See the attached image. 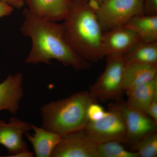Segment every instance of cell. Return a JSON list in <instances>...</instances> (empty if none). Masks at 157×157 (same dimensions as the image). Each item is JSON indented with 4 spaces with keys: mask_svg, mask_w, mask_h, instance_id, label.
<instances>
[{
    "mask_svg": "<svg viewBox=\"0 0 157 157\" xmlns=\"http://www.w3.org/2000/svg\"><path fill=\"white\" fill-rule=\"evenodd\" d=\"M20 30L32 41V48L25 62L28 64L45 63L56 60L75 70H86L91 63L75 52L64 33L61 24L38 17L26 9Z\"/></svg>",
    "mask_w": 157,
    "mask_h": 157,
    "instance_id": "1",
    "label": "cell"
},
{
    "mask_svg": "<svg viewBox=\"0 0 157 157\" xmlns=\"http://www.w3.org/2000/svg\"><path fill=\"white\" fill-rule=\"evenodd\" d=\"M96 8L88 0H72L62 24L70 46L79 56L90 62L104 57V32L98 21Z\"/></svg>",
    "mask_w": 157,
    "mask_h": 157,
    "instance_id": "2",
    "label": "cell"
},
{
    "mask_svg": "<svg viewBox=\"0 0 157 157\" xmlns=\"http://www.w3.org/2000/svg\"><path fill=\"white\" fill-rule=\"evenodd\" d=\"M94 101L90 92L82 91L44 104L40 109L42 127L61 136L84 130L88 107Z\"/></svg>",
    "mask_w": 157,
    "mask_h": 157,
    "instance_id": "3",
    "label": "cell"
},
{
    "mask_svg": "<svg viewBox=\"0 0 157 157\" xmlns=\"http://www.w3.org/2000/svg\"><path fill=\"white\" fill-rule=\"evenodd\" d=\"M104 72L92 86L90 94L94 100L106 101L116 99L124 91L126 61L124 54L108 56Z\"/></svg>",
    "mask_w": 157,
    "mask_h": 157,
    "instance_id": "4",
    "label": "cell"
},
{
    "mask_svg": "<svg viewBox=\"0 0 157 157\" xmlns=\"http://www.w3.org/2000/svg\"><path fill=\"white\" fill-rule=\"evenodd\" d=\"M88 136L98 144L110 141L127 142V131L122 113L114 104L100 120L88 121L84 129Z\"/></svg>",
    "mask_w": 157,
    "mask_h": 157,
    "instance_id": "5",
    "label": "cell"
},
{
    "mask_svg": "<svg viewBox=\"0 0 157 157\" xmlns=\"http://www.w3.org/2000/svg\"><path fill=\"white\" fill-rule=\"evenodd\" d=\"M143 0H107L96 8L104 32L124 25L132 17L143 14Z\"/></svg>",
    "mask_w": 157,
    "mask_h": 157,
    "instance_id": "6",
    "label": "cell"
},
{
    "mask_svg": "<svg viewBox=\"0 0 157 157\" xmlns=\"http://www.w3.org/2000/svg\"><path fill=\"white\" fill-rule=\"evenodd\" d=\"M122 113L126 125L127 142L133 146L144 137L157 132V123L144 111L130 106L127 102L114 104Z\"/></svg>",
    "mask_w": 157,
    "mask_h": 157,
    "instance_id": "7",
    "label": "cell"
},
{
    "mask_svg": "<svg viewBox=\"0 0 157 157\" xmlns=\"http://www.w3.org/2000/svg\"><path fill=\"white\" fill-rule=\"evenodd\" d=\"M98 144L84 130L62 135L51 157H98Z\"/></svg>",
    "mask_w": 157,
    "mask_h": 157,
    "instance_id": "8",
    "label": "cell"
},
{
    "mask_svg": "<svg viewBox=\"0 0 157 157\" xmlns=\"http://www.w3.org/2000/svg\"><path fill=\"white\" fill-rule=\"evenodd\" d=\"M32 130L31 124L15 117H11L9 123L0 120V145L6 147L10 156L14 155L28 150L23 136Z\"/></svg>",
    "mask_w": 157,
    "mask_h": 157,
    "instance_id": "9",
    "label": "cell"
},
{
    "mask_svg": "<svg viewBox=\"0 0 157 157\" xmlns=\"http://www.w3.org/2000/svg\"><path fill=\"white\" fill-rule=\"evenodd\" d=\"M139 40L135 32L124 25L104 32L102 41L104 56L124 54Z\"/></svg>",
    "mask_w": 157,
    "mask_h": 157,
    "instance_id": "10",
    "label": "cell"
},
{
    "mask_svg": "<svg viewBox=\"0 0 157 157\" xmlns=\"http://www.w3.org/2000/svg\"><path fill=\"white\" fill-rule=\"evenodd\" d=\"M23 76L20 73L9 75L0 83V111L6 110L15 114L23 96Z\"/></svg>",
    "mask_w": 157,
    "mask_h": 157,
    "instance_id": "11",
    "label": "cell"
},
{
    "mask_svg": "<svg viewBox=\"0 0 157 157\" xmlns=\"http://www.w3.org/2000/svg\"><path fill=\"white\" fill-rule=\"evenodd\" d=\"M69 0H26L29 11L38 17L56 21L63 20L70 7Z\"/></svg>",
    "mask_w": 157,
    "mask_h": 157,
    "instance_id": "12",
    "label": "cell"
},
{
    "mask_svg": "<svg viewBox=\"0 0 157 157\" xmlns=\"http://www.w3.org/2000/svg\"><path fill=\"white\" fill-rule=\"evenodd\" d=\"M34 134L26 133L27 139L32 144L37 157H51L54 149L59 142L61 135L51 132L43 127L31 124Z\"/></svg>",
    "mask_w": 157,
    "mask_h": 157,
    "instance_id": "13",
    "label": "cell"
},
{
    "mask_svg": "<svg viewBox=\"0 0 157 157\" xmlns=\"http://www.w3.org/2000/svg\"><path fill=\"white\" fill-rule=\"evenodd\" d=\"M157 76V65L126 63L124 80V91L152 80Z\"/></svg>",
    "mask_w": 157,
    "mask_h": 157,
    "instance_id": "14",
    "label": "cell"
},
{
    "mask_svg": "<svg viewBox=\"0 0 157 157\" xmlns=\"http://www.w3.org/2000/svg\"><path fill=\"white\" fill-rule=\"evenodd\" d=\"M145 42H157V15L140 14L132 17L125 25Z\"/></svg>",
    "mask_w": 157,
    "mask_h": 157,
    "instance_id": "15",
    "label": "cell"
},
{
    "mask_svg": "<svg viewBox=\"0 0 157 157\" xmlns=\"http://www.w3.org/2000/svg\"><path fill=\"white\" fill-rule=\"evenodd\" d=\"M127 103L136 109L145 112L147 106L157 95V76L126 92Z\"/></svg>",
    "mask_w": 157,
    "mask_h": 157,
    "instance_id": "16",
    "label": "cell"
},
{
    "mask_svg": "<svg viewBox=\"0 0 157 157\" xmlns=\"http://www.w3.org/2000/svg\"><path fill=\"white\" fill-rule=\"evenodd\" d=\"M124 55L126 63L157 65V42L139 40Z\"/></svg>",
    "mask_w": 157,
    "mask_h": 157,
    "instance_id": "17",
    "label": "cell"
},
{
    "mask_svg": "<svg viewBox=\"0 0 157 157\" xmlns=\"http://www.w3.org/2000/svg\"><path fill=\"white\" fill-rule=\"evenodd\" d=\"M117 141L98 144V157H138L136 151L127 150Z\"/></svg>",
    "mask_w": 157,
    "mask_h": 157,
    "instance_id": "18",
    "label": "cell"
},
{
    "mask_svg": "<svg viewBox=\"0 0 157 157\" xmlns=\"http://www.w3.org/2000/svg\"><path fill=\"white\" fill-rule=\"evenodd\" d=\"M138 157L157 156V132L147 135L134 146Z\"/></svg>",
    "mask_w": 157,
    "mask_h": 157,
    "instance_id": "19",
    "label": "cell"
},
{
    "mask_svg": "<svg viewBox=\"0 0 157 157\" xmlns=\"http://www.w3.org/2000/svg\"><path fill=\"white\" fill-rule=\"evenodd\" d=\"M106 112L100 104L93 102L88 107L87 115L88 121H96L100 120L105 116Z\"/></svg>",
    "mask_w": 157,
    "mask_h": 157,
    "instance_id": "20",
    "label": "cell"
},
{
    "mask_svg": "<svg viewBox=\"0 0 157 157\" xmlns=\"http://www.w3.org/2000/svg\"><path fill=\"white\" fill-rule=\"evenodd\" d=\"M144 14L157 15V0H143Z\"/></svg>",
    "mask_w": 157,
    "mask_h": 157,
    "instance_id": "21",
    "label": "cell"
},
{
    "mask_svg": "<svg viewBox=\"0 0 157 157\" xmlns=\"http://www.w3.org/2000/svg\"><path fill=\"white\" fill-rule=\"evenodd\" d=\"M145 113L157 123V95L149 104Z\"/></svg>",
    "mask_w": 157,
    "mask_h": 157,
    "instance_id": "22",
    "label": "cell"
},
{
    "mask_svg": "<svg viewBox=\"0 0 157 157\" xmlns=\"http://www.w3.org/2000/svg\"><path fill=\"white\" fill-rule=\"evenodd\" d=\"M13 11V7L0 0V18L11 15Z\"/></svg>",
    "mask_w": 157,
    "mask_h": 157,
    "instance_id": "23",
    "label": "cell"
},
{
    "mask_svg": "<svg viewBox=\"0 0 157 157\" xmlns=\"http://www.w3.org/2000/svg\"><path fill=\"white\" fill-rule=\"evenodd\" d=\"M4 2L11 6L13 8L20 9L25 3L26 0H1Z\"/></svg>",
    "mask_w": 157,
    "mask_h": 157,
    "instance_id": "24",
    "label": "cell"
},
{
    "mask_svg": "<svg viewBox=\"0 0 157 157\" xmlns=\"http://www.w3.org/2000/svg\"><path fill=\"white\" fill-rule=\"evenodd\" d=\"M88 1L97 8L98 6H100L101 4L107 0H88Z\"/></svg>",
    "mask_w": 157,
    "mask_h": 157,
    "instance_id": "25",
    "label": "cell"
},
{
    "mask_svg": "<svg viewBox=\"0 0 157 157\" xmlns=\"http://www.w3.org/2000/svg\"><path fill=\"white\" fill-rule=\"evenodd\" d=\"M69 1H70V2H71V1H72V0H69Z\"/></svg>",
    "mask_w": 157,
    "mask_h": 157,
    "instance_id": "26",
    "label": "cell"
}]
</instances>
